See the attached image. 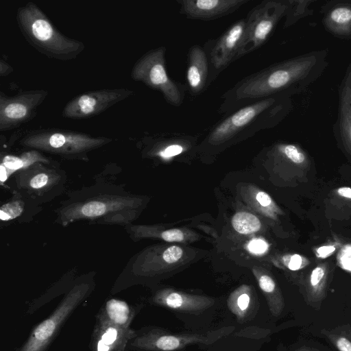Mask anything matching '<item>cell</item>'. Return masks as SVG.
<instances>
[{"mask_svg":"<svg viewBox=\"0 0 351 351\" xmlns=\"http://www.w3.org/2000/svg\"><path fill=\"white\" fill-rule=\"evenodd\" d=\"M328 51H311L269 65L244 77L221 96L218 112L228 115L258 100L280 94H300L328 65Z\"/></svg>","mask_w":351,"mask_h":351,"instance_id":"cell-1","label":"cell"},{"mask_svg":"<svg viewBox=\"0 0 351 351\" xmlns=\"http://www.w3.org/2000/svg\"><path fill=\"white\" fill-rule=\"evenodd\" d=\"M291 95H274L246 105L226 115L210 128L204 144L223 146L275 128L292 111Z\"/></svg>","mask_w":351,"mask_h":351,"instance_id":"cell-2","label":"cell"},{"mask_svg":"<svg viewBox=\"0 0 351 351\" xmlns=\"http://www.w3.org/2000/svg\"><path fill=\"white\" fill-rule=\"evenodd\" d=\"M16 21L29 45L49 58L71 61L85 49L83 42L60 32L34 2L29 1L19 6L16 12Z\"/></svg>","mask_w":351,"mask_h":351,"instance_id":"cell-3","label":"cell"},{"mask_svg":"<svg viewBox=\"0 0 351 351\" xmlns=\"http://www.w3.org/2000/svg\"><path fill=\"white\" fill-rule=\"evenodd\" d=\"M111 138L58 128H40L26 133L21 144L66 157L84 155L111 141Z\"/></svg>","mask_w":351,"mask_h":351,"instance_id":"cell-4","label":"cell"},{"mask_svg":"<svg viewBox=\"0 0 351 351\" xmlns=\"http://www.w3.org/2000/svg\"><path fill=\"white\" fill-rule=\"evenodd\" d=\"M164 46L151 49L141 56L134 64L131 78L159 91L170 105L180 106L185 97L186 86L170 78L166 69Z\"/></svg>","mask_w":351,"mask_h":351,"instance_id":"cell-5","label":"cell"},{"mask_svg":"<svg viewBox=\"0 0 351 351\" xmlns=\"http://www.w3.org/2000/svg\"><path fill=\"white\" fill-rule=\"evenodd\" d=\"M288 0H264L247 14L245 27L234 61L263 45L285 16Z\"/></svg>","mask_w":351,"mask_h":351,"instance_id":"cell-6","label":"cell"},{"mask_svg":"<svg viewBox=\"0 0 351 351\" xmlns=\"http://www.w3.org/2000/svg\"><path fill=\"white\" fill-rule=\"evenodd\" d=\"M234 330V327L228 326L206 332L171 334L162 329L152 328L137 334L130 345L143 351H178L191 344H212Z\"/></svg>","mask_w":351,"mask_h":351,"instance_id":"cell-7","label":"cell"},{"mask_svg":"<svg viewBox=\"0 0 351 351\" xmlns=\"http://www.w3.org/2000/svg\"><path fill=\"white\" fill-rule=\"evenodd\" d=\"M132 95L133 90L124 87L84 92L73 97L65 104L62 116L71 119H89L105 112Z\"/></svg>","mask_w":351,"mask_h":351,"instance_id":"cell-8","label":"cell"},{"mask_svg":"<svg viewBox=\"0 0 351 351\" xmlns=\"http://www.w3.org/2000/svg\"><path fill=\"white\" fill-rule=\"evenodd\" d=\"M49 95L45 89L25 90L12 96L0 93V131L20 127L32 119Z\"/></svg>","mask_w":351,"mask_h":351,"instance_id":"cell-9","label":"cell"},{"mask_svg":"<svg viewBox=\"0 0 351 351\" xmlns=\"http://www.w3.org/2000/svg\"><path fill=\"white\" fill-rule=\"evenodd\" d=\"M245 19H241L231 25L219 38L210 39L204 49L209 63L208 86L232 62L243 37Z\"/></svg>","mask_w":351,"mask_h":351,"instance_id":"cell-10","label":"cell"},{"mask_svg":"<svg viewBox=\"0 0 351 351\" xmlns=\"http://www.w3.org/2000/svg\"><path fill=\"white\" fill-rule=\"evenodd\" d=\"M86 292L82 287L72 290L54 312L33 329L19 351H45L60 326L84 298Z\"/></svg>","mask_w":351,"mask_h":351,"instance_id":"cell-11","label":"cell"},{"mask_svg":"<svg viewBox=\"0 0 351 351\" xmlns=\"http://www.w3.org/2000/svg\"><path fill=\"white\" fill-rule=\"evenodd\" d=\"M332 129L338 144L351 157V62L338 88L337 118Z\"/></svg>","mask_w":351,"mask_h":351,"instance_id":"cell-12","label":"cell"},{"mask_svg":"<svg viewBox=\"0 0 351 351\" xmlns=\"http://www.w3.org/2000/svg\"><path fill=\"white\" fill-rule=\"evenodd\" d=\"M180 14L193 20L211 21L228 16L249 0H177Z\"/></svg>","mask_w":351,"mask_h":351,"instance_id":"cell-13","label":"cell"},{"mask_svg":"<svg viewBox=\"0 0 351 351\" xmlns=\"http://www.w3.org/2000/svg\"><path fill=\"white\" fill-rule=\"evenodd\" d=\"M137 334L131 328H121L97 317L92 335L91 351H125Z\"/></svg>","mask_w":351,"mask_h":351,"instance_id":"cell-14","label":"cell"},{"mask_svg":"<svg viewBox=\"0 0 351 351\" xmlns=\"http://www.w3.org/2000/svg\"><path fill=\"white\" fill-rule=\"evenodd\" d=\"M325 29L334 37L351 39V0H331L320 9Z\"/></svg>","mask_w":351,"mask_h":351,"instance_id":"cell-15","label":"cell"},{"mask_svg":"<svg viewBox=\"0 0 351 351\" xmlns=\"http://www.w3.org/2000/svg\"><path fill=\"white\" fill-rule=\"evenodd\" d=\"M209 63L203 47L193 45L187 53L186 73V88L190 95L196 97L208 87Z\"/></svg>","mask_w":351,"mask_h":351,"instance_id":"cell-16","label":"cell"},{"mask_svg":"<svg viewBox=\"0 0 351 351\" xmlns=\"http://www.w3.org/2000/svg\"><path fill=\"white\" fill-rule=\"evenodd\" d=\"M154 302L159 306L180 312L198 315L214 304L212 298L185 294L175 291H161L154 298Z\"/></svg>","mask_w":351,"mask_h":351,"instance_id":"cell-17","label":"cell"},{"mask_svg":"<svg viewBox=\"0 0 351 351\" xmlns=\"http://www.w3.org/2000/svg\"><path fill=\"white\" fill-rule=\"evenodd\" d=\"M333 270L332 263L326 261L317 264L307 273L303 287L304 298L308 304L314 308L319 307L326 296Z\"/></svg>","mask_w":351,"mask_h":351,"instance_id":"cell-18","label":"cell"},{"mask_svg":"<svg viewBox=\"0 0 351 351\" xmlns=\"http://www.w3.org/2000/svg\"><path fill=\"white\" fill-rule=\"evenodd\" d=\"M195 138L180 134H165L146 138L150 145L160 147L156 149V155L164 159H169L185 152L186 146H190Z\"/></svg>","mask_w":351,"mask_h":351,"instance_id":"cell-19","label":"cell"},{"mask_svg":"<svg viewBox=\"0 0 351 351\" xmlns=\"http://www.w3.org/2000/svg\"><path fill=\"white\" fill-rule=\"evenodd\" d=\"M134 315V309L125 302L110 299L106 302L97 317L119 327L129 328Z\"/></svg>","mask_w":351,"mask_h":351,"instance_id":"cell-20","label":"cell"},{"mask_svg":"<svg viewBox=\"0 0 351 351\" xmlns=\"http://www.w3.org/2000/svg\"><path fill=\"white\" fill-rule=\"evenodd\" d=\"M261 289L264 293L270 313L274 317L279 316L285 307L283 296L274 279L266 274L258 278Z\"/></svg>","mask_w":351,"mask_h":351,"instance_id":"cell-21","label":"cell"},{"mask_svg":"<svg viewBox=\"0 0 351 351\" xmlns=\"http://www.w3.org/2000/svg\"><path fill=\"white\" fill-rule=\"evenodd\" d=\"M228 309L237 317L238 321L243 322L254 310V305L248 288L243 287L232 293L228 299Z\"/></svg>","mask_w":351,"mask_h":351,"instance_id":"cell-22","label":"cell"},{"mask_svg":"<svg viewBox=\"0 0 351 351\" xmlns=\"http://www.w3.org/2000/svg\"><path fill=\"white\" fill-rule=\"evenodd\" d=\"M45 161V158L37 151L32 150L23 153L20 156L13 155L5 156L1 165L10 175L12 172L23 167H26L36 161Z\"/></svg>","mask_w":351,"mask_h":351,"instance_id":"cell-23","label":"cell"},{"mask_svg":"<svg viewBox=\"0 0 351 351\" xmlns=\"http://www.w3.org/2000/svg\"><path fill=\"white\" fill-rule=\"evenodd\" d=\"M311 0H288V6L285 16L284 28L289 27L300 19L311 15L313 10L309 8Z\"/></svg>","mask_w":351,"mask_h":351,"instance_id":"cell-24","label":"cell"},{"mask_svg":"<svg viewBox=\"0 0 351 351\" xmlns=\"http://www.w3.org/2000/svg\"><path fill=\"white\" fill-rule=\"evenodd\" d=\"M321 332L339 351H351V326L349 324L330 330L322 329Z\"/></svg>","mask_w":351,"mask_h":351,"instance_id":"cell-25","label":"cell"},{"mask_svg":"<svg viewBox=\"0 0 351 351\" xmlns=\"http://www.w3.org/2000/svg\"><path fill=\"white\" fill-rule=\"evenodd\" d=\"M232 225L237 232L243 234L257 232L261 227L260 220L247 212L237 213L232 218Z\"/></svg>","mask_w":351,"mask_h":351,"instance_id":"cell-26","label":"cell"},{"mask_svg":"<svg viewBox=\"0 0 351 351\" xmlns=\"http://www.w3.org/2000/svg\"><path fill=\"white\" fill-rule=\"evenodd\" d=\"M118 206L108 205L107 203L100 201H92L84 204L77 210L73 217H93L102 215L109 210L115 209Z\"/></svg>","mask_w":351,"mask_h":351,"instance_id":"cell-27","label":"cell"},{"mask_svg":"<svg viewBox=\"0 0 351 351\" xmlns=\"http://www.w3.org/2000/svg\"><path fill=\"white\" fill-rule=\"evenodd\" d=\"M282 265L291 271L301 270L311 263L310 260L299 254H285L281 258Z\"/></svg>","mask_w":351,"mask_h":351,"instance_id":"cell-28","label":"cell"},{"mask_svg":"<svg viewBox=\"0 0 351 351\" xmlns=\"http://www.w3.org/2000/svg\"><path fill=\"white\" fill-rule=\"evenodd\" d=\"M23 212V206L19 202H12L3 205L0 210V218L8 221L19 217Z\"/></svg>","mask_w":351,"mask_h":351,"instance_id":"cell-29","label":"cell"},{"mask_svg":"<svg viewBox=\"0 0 351 351\" xmlns=\"http://www.w3.org/2000/svg\"><path fill=\"white\" fill-rule=\"evenodd\" d=\"M339 245L338 242L322 245L315 250V256L319 259L326 258L333 254Z\"/></svg>","mask_w":351,"mask_h":351,"instance_id":"cell-30","label":"cell"},{"mask_svg":"<svg viewBox=\"0 0 351 351\" xmlns=\"http://www.w3.org/2000/svg\"><path fill=\"white\" fill-rule=\"evenodd\" d=\"M183 251L178 246H171L164 252L162 254L163 259L168 263L177 262L182 256Z\"/></svg>","mask_w":351,"mask_h":351,"instance_id":"cell-31","label":"cell"},{"mask_svg":"<svg viewBox=\"0 0 351 351\" xmlns=\"http://www.w3.org/2000/svg\"><path fill=\"white\" fill-rule=\"evenodd\" d=\"M161 237L168 242L181 241L184 239V234L179 229H171L162 232Z\"/></svg>","mask_w":351,"mask_h":351,"instance_id":"cell-32","label":"cell"},{"mask_svg":"<svg viewBox=\"0 0 351 351\" xmlns=\"http://www.w3.org/2000/svg\"><path fill=\"white\" fill-rule=\"evenodd\" d=\"M267 243L262 239L252 240L249 245V250L254 254H261L265 253L267 250Z\"/></svg>","mask_w":351,"mask_h":351,"instance_id":"cell-33","label":"cell"},{"mask_svg":"<svg viewBox=\"0 0 351 351\" xmlns=\"http://www.w3.org/2000/svg\"><path fill=\"white\" fill-rule=\"evenodd\" d=\"M335 197L343 200V202L351 205V188L348 186H341L336 189L335 191Z\"/></svg>","mask_w":351,"mask_h":351,"instance_id":"cell-34","label":"cell"},{"mask_svg":"<svg viewBox=\"0 0 351 351\" xmlns=\"http://www.w3.org/2000/svg\"><path fill=\"white\" fill-rule=\"evenodd\" d=\"M48 182V176L45 173H39L32 178L30 181V186L33 189H40L45 186Z\"/></svg>","mask_w":351,"mask_h":351,"instance_id":"cell-35","label":"cell"},{"mask_svg":"<svg viewBox=\"0 0 351 351\" xmlns=\"http://www.w3.org/2000/svg\"><path fill=\"white\" fill-rule=\"evenodd\" d=\"M14 69L13 67L8 63L5 60L1 59L0 60V76L1 77H7L13 73Z\"/></svg>","mask_w":351,"mask_h":351,"instance_id":"cell-36","label":"cell"},{"mask_svg":"<svg viewBox=\"0 0 351 351\" xmlns=\"http://www.w3.org/2000/svg\"><path fill=\"white\" fill-rule=\"evenodd\" d=\"M256 199L260 204L263 206H268L271 204V199L269 195L265 192H259L256 195Z\"/></svg>","mask_w":351,"mask_h":351,"instance_id":"cell-37","label":"cell"},{"mask_svg":"<svg viewBox=\"0 0 351 351\" xmlns=\"http://www.w3.org/2000/svg\"><path fill=\"white\" fill-rule=\"evenodd\" d=\"M295 351H319L315 348H308V347H301L298 348Z\"/></svg>","mask_w":351,"mask_h":351,"instance_id":"cell-38","label":"cell"},{"mask_svg":"<svg viewBox=\"0 0 351 351\" xmlns=\"http://www.w3.org/2000/svg\"><path fill=\"white\" fill-rule=\"evenodd\" d=\"M350 276H351V274H350Z\"/></svg>","mask_w":351,"mask_h":351,"instance_id":"cell-39","label":"cell"}]
</instances>
